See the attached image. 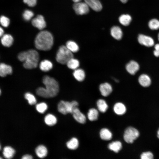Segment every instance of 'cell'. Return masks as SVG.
Masks as SVG:
<instances>
[{"mask_svg": "<svg viewBox=\"0 0 159 159\" xmlns=\"http://www.w3.org/2000/svg\"><path fill=\"white\" fill-rule=\"evenodd\" d=\"M42 82L45 87H39L36 90V94L44 98H50L56 96L59 91L57 82L54 78L46 75L43 78Z\"/></svg>", "mask_w": 159, "mask_h": 159, "instance_id": "6da1fadb", "label": "cell"}, {"mask_svg": "<svg viewBox=\"0 0 159 159\" xmlns=\"http://www.w3.org/2000/svg\"><path fill=\"white\" fill-rule=\"evenodd\" d=\"M19 60L23 62V65L27 69L36 68L38 65L39 56L38 53L34 49L21 52L18 55Z\"/></svg>", "mask_w": 159, "mask_h": 159, "instance_id": "7a4b0ae2", "label": "cell"}, {"mask_svg": "<svg viewBox=\"0 0 159 159\" xmlns=\"http://www.w3.org/2000/svg\"><path fill=\"white\" fill-rule=\"evenodd\" d=\"M53 44V38L52 34L47 31L39 33L35 40V45L38 49L43 51L50 50Z\"/></svg>", "mask_w": 159, "mask_h": 159, "instance_id": "3957f363", "label": "cell"}, {"mask_svg": "<svg viewBox=\"0 0 159 159\" xmlns=\"http://www.w3.org/2000/svg\"><path fill=\"white\" fill-rule=\"evenodd\" d=\"M73 57V53L66 46L62 45L59 47L57 51L56 59L58 63L62 64H65Z\"/></svg>", "mask_w": 159, "mask_h": 159, "instance_id": "277c9868", "label": "cell"}, {"mask_svg": "<svg viewBox=\"0 0 159 159\" xmlns=\"http://www.w3.org/2000/svg\"><path fill=\"white\" fill-rule=\"evenodd\" d=\"M139 135V132L137 129L133 127H129L125 131L123 138L126 143H132L138 137Z\"/></svg>", "mask_w": 159, "mask_h": 159, "instance_id": "5b68a950", "label": "cell"}, {"mask_svg": "<svg viewBox=\"0 0 159 159\" xmlns=\"http://www.w3.org/2000/svg\"><path fill=\"white\" fill-rule=\"evenodd\" d=\"M74 107L71 102L61 101L58 105V111L64 115L72 113Z\"/></svg>", "mask_w": 159, "mask_h": 159, "instance_id": "8992f818", "label": "cell"}, {"mask_svg": "<svg viewBox=\"0 0 159 159\" xmlns=\"http://www.w3.org/2000/svg\"><path fill=\"white\" fill-rule=\"evenodd\" d=\"M89 7L84 1L74 3L73 9L77 15H83L87 14L89 11Z\"/></svg>", "mask_w": 159, "mask_h": 159, "instance_id": "52a82bcc", "label": "cell"}, {"mask_svg": "<svg viewBox=\"0 0 159 159\" xmlns=\"http://www.w3.org/2000/svg\"><path fill=\"white\" fill-rule=\"evenodd\" d=\"M139 43L147 47L153 46L154 44L153 39L151 37L142 34H139L138 38Z\"/></svg>", "mask_w": 159, "mask_h": 159, "instance_id": "ba28073f", "label": "cell"}, {"mask_svg": "<svg viewBox=\"0 0 159 159\" xmlns=\"http://www.w3.org/2000/svg\"><path fill=\"white\" fill-rule=\"evenodd\" d=\"M32 25L39 30L44 29L46 26V23L43 16L38 15L33 19L32 21Z\"/></svg>", "mask_w": 159, "mask_h": 159, "instance_id": "9c48e42d", "label": "cell"}, {"mask_svg": "<svg viewBox=\"0 0 159 159\" xmlns=\"http://www.w3.org/2000/svg\"><path fill=\"white\" fill-rule=\"evenodd\" d=\"M72 115L74 119L78 122L81 124H84L86 121V117L78 108H74L73 111Z\"/></svg>", "mask_w": 159, "mask_h": 159, "instance_id": "30bf717a", "label": "cell"}, {"mask_svg": "<svg viewBox=\"0 0 159 159\" xmlns=\"http://www.w3.org/2000/svg\"><path fill=\"white\" fill-rule=\"evenodd\" d=\"M99 90L101 95L104 97L109 95L112 91L111 85L107 82L101 84L99 86Z\"/></svg>", "mask_w": 159, "mask_h": 159, "instance_id": "8fae6325", "label": "cell"}, {"mask_svg": "<svg viewBox=\"0 0 159 159\" xmlns=\"http://www.w3.org/2000/svg\"><path fill=\"white\" fill-rule=\"evenodd\" d=\"M89 7L96 11H99L102 9V6L100 0H84Z\"/></svg>", "mask_w": 159, "mask_h": 159, "instance_id": "7c38bea8", "label": "cell"}, {"mask_svg": "<svg viewBox=\"0 0 159 159\" xmlns=\"http://www.w3.org/2000/svg\"><path fill=\"white\" fill-rule=\"evenodd\" d=\"M139 65L136 61L132 60L128 63L126 66L127 71L130 74H135L139 70Z\"/></svg>", "mask_w": 159, "mask_h": 159, "instance_id": "4fadbf2b", "label": "cell"}, {"mask_svg": "<svg viewBox=\"0 0 159 159\" xmlns=\"http://www.w3.org/2000/svg\"><path fill=\"white\" fill-rule=\"evenodd\" d=\"M110 34L114 38L117 40L121 39L123 35L121 29L118 26H114L111 28Z\"/></svg>", "mask_w": 159, "mask_h": 159, "instance_id": "5bb4252c", "label": "cell"}, {"mask_svg": "<svg viewBox=\"0 0 159 159\" xmlns=\"http://www.w3.org/2000/svg\"><path fill=\"white\" fill-rule=\"evenodd\" d=\"M12 72V67L10 65L3 63L0 65V75L1 77H5L8 74H11Z\"/></svg>", "mask_w": 159, "mask_h": 159, "instance_id": "9a60e30c", "label": "cell"}, {"mask_svg": "<svg viewBox=\"0 0 159 159\" xmlns=\"http://www.w3.org/2000/svg\"><path fill=\"white\" fill-rule=\"evenodd\" d=\"M138 82L142 86L147 87L151 84V80L149 76L145 74H142L139 77Z\"/></svg>", "mask_w": 159, "mask_h": 159, "instance_id": "2e32d148", "label": "cell"}, {"mask_svg": "<svg viewBox=\"0 0 159 159\" xmlns=\"http://www.w3.org/2000/svg\"><path fill=\"white\" fill-rule=\"evenodd\" d=\"M13 42V38L10 34H6L1 37V42L2 44L5 47H10L12 45Z\"/></svg>", "mask_w": 159, "mask_h": 159, "instance_id": "e0dca14e", "label": "cell"}, {"mask_svg": "<svg viewBox=\"0 0 159 159\" xmlns=\"http://www.w3.org/2000/svg\"><path fill=\"white\" fill-rule=\"evenodd\" d=\"M113 110L117 115H122L125 113L126 109L123 104L121 102H117L114 105Z\"/></svg>", "mask_w": 159, "mask_h": 159, "instance_id": "ac0fdd59", "label": "cell"}, {"mask_svg": "<svg viewBox=\"0 0 159 159\" xmlns=\"http://www.w3.org/2000/svg\"><path fill=\"white\" fill-rule=\"evenodd\" d=\"M73 74L75 79L79 82L84 80L85 77V72L81 69L77 68L74 70Z\"/></svg>", "mask_w": 159, "mask_h": 159, "instance_id": "d6986e66", "label": "cell"}, {"mask_svg": "<svg viewBox=\"0 0 159 159\" xmlns=\"http://www.w3.org/2000/svg\"><path fill=\"white\" fill-rule=\"evenodd\" d=\"M101 138L105 140H109L112 138V134L108 129L103 128L101 130L100 132Z\"/></svg>", "mask_w": 159, "mask_h": 159, "instance_id": "ffe728a7", "label": "cell"}, {"mask_svg": "<svg viewBox=\"0 0 159 159\" xmlns=\"http://www.w3.org/2000/svg\"><path fill=\"white\" fill-rule=\"evenodd\" d=\"M121 142L118 141L112 142L108 145V148L109 150L116 153H118L122 148Z\"/></svg>", "mask_w": 159, "mask_h": 159, "instance_id": "44dd1931", "label": "cell"}, {"mask_svg": "<svg viewBox=\"0 0 159 159\" xmlns=\"http://www.w3.org/2000/svg\"><path fill=\"white\" fill-rule=\"evenodd\" d=\"M52 62L47 60H44L41 62L39 64V68L41 70L44 72H47L52 67Z\"/></svg>", "mask_w": 159, "mask_h": 159, "instance_id": "7402d4cb", "label": "cell"}, {"mask_svg": "<svg viewBox=\"0 0 159 159\" xmlns=\"http://www.w3.org/2000/svg\"><path fill=\"white\" fill-rule=\"evenodd\" d=\"M99 116L98 111L94 108L89 110L87 113V117L90 121H93L97 120Z\"/></svg>", "mask_w": 159, "mask_h": 159, "instance_id": "603a6c76", "label": "cell"}, {"mask_svg": "<svg viewBox=\"0 0 159 159\" xmlns=\"http://www.w3.org/2000/svg\"><path fill=\"white\" fill-rule=\"evenodd\" d=\"M36 153L40 158L45 157L47 155V151L46 148L43 145L38 146L36 149Z\"/></svg>", "mask_w": 159, "mask_h": 159, "instance_id": "cb8c5ba5", "label": "cell"}, {"mask_svg": "<svg viewBox=\"0 0 159 159\" xmlns=\"http://www.w3.org/2000/svg\"><path fill=\"white\" fill-rule=\"evenodd\" d=\"M97 105L98 110L102 113L105 112L108 108L107 104L103 99H99L97 101Z\"/></svg>", "mask_w": 159, "mask_h": 159, "instance_id": "d4e9b609", "label": "cell"}, {"mask_svg": "<svg viewBox=\"0 0 159 159\" xmlns=\"http://www.w3.org/2000/svg\"><path fill=\"white\" fill-rule=\"evenodd\" d=\"M132 20L131 16L129 14H123L121 15L119 18L120 23L124 26H127L130 23Z\"/></svg>", "mask_w": 159, "mask_h": 159, "instance_id": "484cf974", "label": "cell"}, {"mask_svg": "<svg viewBox=\"0 0 159 159\" xmlns=\"http://www.w3.org/2000/svg\"><path fill=\"white\" fill-rule=\"evenodd\" d=\"M66 46L73 53L77 52L79 49L77 44L75 42L72 40L68 41L66 42Z\"/></svg>", "mask_w": 159, "mask_h": 159, "instance_id": "4316f807", "label": "cell"}, {"mask_svg": "<svg viewBox=\"0 0 159 159\" xmlns=\"http://www.w3.org/2000/svg\"><path fill=\"white\" fill-rule=\"evenodd\" d=\"M79 145L78 140L76 138H72L66 143L67 148L71 150L76 149L78 148Z\"/></svg>", "mask_w": 159, "mask_h": 159, "instance_id": "83f0119b", "label": "cell"}, {"mask_svg": "<svg viewBox=\"0 0 159 159\" xmlns=\"http://www.w3.org/2000/svg\"><path fill=\"white\" fill-rule=\"evenodd\" d=\"M15 152L14 150L10 146H6L3 149V154L5 158L10 159L13 157Z\"/></svg>", "mask_w": 159, "mask_h": 159, "instance_id": "f1b7e54d", "label": "cell"}, {"mask_svg": "<svg viewBox=\"0 0 159 159\" xmlns=\"http://www.w3.org/2000/svg\"><path fill=\"white\" fill-rule=\"evenodd\" d=\"M66 64L68 68L74 70L78 68L80 62L78 59L73 57L68 61Z\"/></svg>", "mask_w": 159, "mask_h": 159, "instance_id": "f546056e", "label": "cell"}, {"mask_svg": "<svg viewBox=\"0 0 159 159\" xmlns=\"http://www.w3.org/2000/svg\"><path fill=\"white\" fill-rule=\"evenodd\" d=\"M45 123L49 126H52L55 125L57 122L56 118L51 114H48L44 118Z\"/></svg>", "mask_w": 159, "mask_h": 159, "instance_id": "4dcf8cb0", "label": "cell"}, {"mask_svg": "<svg viewBox=\"0 0 159 159\" xmlns=\"http://www.w3.org/2000/svg\"><path fill=\"white\" fill-rule=\"evenodd\" d=\"M148 26L152 30H157L159 29V21L155 19L150 20L148 23Z\"/></svg>", "mask_w": 159, "mask_h": 159, "instance_id": "1f68e13d", "label": "cell"}, {"mask_svg": "<svg viewBox=\"0 0 159 159\" xmlns=\"http://www.w3.org/2000/svg\"><path fill=\"white\" fill-rule=\"evenodd\" d=\"M24 97L30 105H34L36 103L37 101L35 97L31 93L29 92L26 93L24 95Z\"/></svg>", "mask_w": 159, "mask_h": 159, "instance_id": "d6a6232c", "label": "cell"}, {"mask_svg": "<svg viewBox=\"0 0 159 159\" xmlns=\"http://www.w3.org/2000/svg\"><path fill=\"white\" fill-rule=\"evenodd\" d=\"M47 104L44 102L37 104L36 105L37 110L39 113H43L47 110Z\"/></svg>", "mask_w": 159, "mask_h": 159, "instance_id": "836d02e7", "label": "cell"}, {"mask_svg": "<svg viewBox=\"0 0 159 159\" xmlns=\"http://www.w3.org/2000/svg\"><path fill=\"white\" fill-rule=\"evenodd\" d=\"M34 15V13L32 11L29 10H26L24 11L23 16L25 20L28 21L32 18Z\"/></svg>", "mask_w": 159, "mask_h": 159, "instance_id": "e575fe53", "label": "cell"}, {"mask_svg": "<svg viewBox=\"0 0 159 159\" xmlns=\"http://www.w3.org/2000/svg\"><path fill=\"white\" fill-rule=\"evenodd\" d=\"M0 23L2 26L4 27H7L9 25L10 20L7 17L2 16L0 18Z\"/></svg>", "mask_w": 159, "mask_h": 159, "instance_id": "d590c367", "label": "cell"}, {"mask_svg": "<svg viewBox=\"0 0 159 159\" xmlns=\"http://www.w3.org/2000/svg\"><path fill=\"white\" fill-rule=\"evenodd\" d=\"M140 157L141 159H152L153 155L151 152L148 151L142 153Z\"/></svg>", "mask_w": 159, "mask_h": 159, "instance_id": "8d00e7d4", "label": "cell"}, {"mask_svg": "<svg viewBox=\"0 0 159 159\" xmlns=\"http://www.w3.org/2000/svg\"><path fill=\"white\" fill-rule=\"evenodd\" d=\"M23 1L28 6L31 7L34 6L37 3V0H23Z\"/></svg>", "mask_w": 159, "mask_h": 159, "instance_id": "74e56055", "label": "cell"}, {"mask_svg": "<svg viewBox=\"0 0 159 159\" xmlns=\"http://www.w3.org/2000/svg\"><path fill=\"white\" fill-rule=\"evenodd\" d=\"M154 48L153 52L154 55L156 57H159V44H156L154 47Z\"/></svg>", "mask_w": 159, "mask_h": 159, "instance_id": "f35d334b", "label": "cell"}, {"mask_svg": "<svg viewBox=\"0 0 159 159\" xmlns=\"http://www.w3.org/2000/svg\"><path fill=\"white\" fill-rule=\"evenodd\" d=\"M22 159H32V156L29 155H25L22 156Z\"/></svg>", "mask_w": 159, "mask_h": 159, "instance_id": "ab89813d", "label": "cell"}, {"mask_svg": "<svg viewBox=\"0 0 159 159\" xmlns=\"http://www.w3.org/2000/svg\"><path fill=\"white\" fill-rule=\"evenodd\" d=\"M71 102L74 107H77L78 105V103L77 101L74 100L72 101Z\"/></svg>", "mask_w": 159, "mask_h": 159, "instance_id": "60d3db41", "label": "cell"}, {"mask_svg": "<svg viewBox=\"0 0 159 159\" xmlns=\"http://www.w3.org/2000/svg\"><path fill=\"white\" fill-rule=\"evenodd\" d=\"M4 34V31L3 29L1 27H0V36L1 37Z\"/></svg>", "mask_w": 159, "mask_h": 159, "instance_id": "b9f144b4", "label": "cell"}, {"mask_svg": "<svg viewBox=\"0 0 159 159\" xmlns=\"http://www.w3.org/2000/svg\"><path fill=\"white\" fill-rule=\"evenodd\" d=\"M122 3H126L128 0H120Z\"/></svg>", "mask_w": 159, "mask_h": 159, "instance_id": "7bdbcfd3", "label": "cell"}, {"mask_svg": "<svg viewBox=\"0 0 159 159\" xmlns=\"http://www.w3.org/2000/svg\"><path fill=\"white\" fill-rule=\"evenodd\" d=\"M74 3L77 2L81 1L82 0H72Z\"/></svg>", "mask_w": 159, "mask_h": 159, "instance_id": "ee69618b", "label": "cell"}, {"mask_svg": "<svg viewBox=\"0 0 159 159\" xmlns=\"http://www.w3.org/2000/svg\"><path fill=\"white\" fill-rule=\"evenodd\" d=\"M157 136L158 138L159 139V128L157 131Z\"/></svg>", "mask_w": 159, "mask_h": 159, "instance_id": "f6af8a7d", "label": "cell"}, {"mask_svg": "<svg viewBox=\"0 0 159 159\" xmlns=\"http://www.w3.org/2000/svg\"><path fill=\"white\" fill-rule=\"evenodd\" d=\"M158 40L159 41V34H158Z\"/></svg>", "mask_w": 159, "mask_h": 159, "instance_id": "bcb514c9", "label": "cell"}]
</instances>
